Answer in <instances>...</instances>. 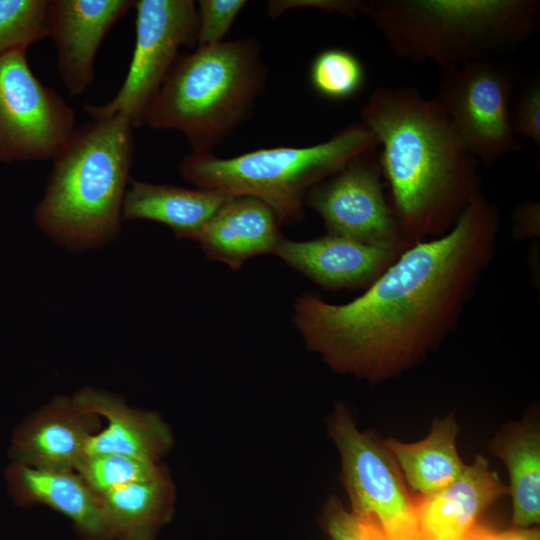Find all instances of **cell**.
Masks as SVG:
<instances>
[{
  "label": "cell",
  "instance_id": "6da1fadb",
  "mask_svg": "<svg viewBox=\"0 0 540 540\" xmlns=\"http://www.w3.org/2000/svg\"><path fill=\"white\" fill-rule=\"evenodd\" d=\"M500 213L482 194L444 235L414 243L343 304L305 292L293 322L334 370L370 381L424 359L458 325L497 248Z\"/></svg>",
  "mask_w": 540,
  "mask_h": 540
},
{
  "label": "cell",
  "instance_id": "7a4b0ae2",
  "mask_svg": "<svg viewBox=\"0 0 540 540\" xmlns=\"http://www.w3.org/2000/svg\"><path fill=\"white\" fill-rule=\"evenodd\" d=\"M379 142V162L402 237L446 234L481 195L479 161L435 100L410 87L376 88L361 109Z\"/></svg>",
  "mask_w": 540,
  "mask_h": 540
},
{
  "label": "cell",
  "instance_id": "3957f363",
  "mask_svg": "<svg viewBox=\"0 0 540 540\" xmlns=\"http://www.w3.org/2000/svg\"><path fill=\"white\" fill-rule=\"evenodd\" d=\"M133 129L122 115L92 119L76 127L52 158L34 221L59 246L91 250L118 236L131 180Z\"/></svg>",
  "mask_w": 540,
  "mask_h": 540
},
{
  "label": "cell",
  "instance_id": "277c9868",
  "mask_svg": "<svg viewBox=\"0 0 540 540\" xmlns=\"http://www.w3.org/2000/svg\"><path fill=\"white\" fill-rule=\"evenodd\" d=\"M365 15L397 58L442 72L497 58L540 25L538 0H368Z\"/></svg>",
  "mask_w": 540,
  "mask_h": 540
},
{
  "label": "cell",
  "instance_id": "5b68a950",
  "mask_svg": "<svg viewBox=\"0 0 540 540\" xmlns=\"http://www.w3.org/2000/svg\"><path fill=\"white\" fill-rule=\"evenodd\" d=\"M265 80L253 37L196 47L179 55L144 124L180 132L192 152H210L251 115Z\"/></svg>",
  "mask_w": 540,
  "mask_h": 540
},
{
  "label": "cell",
  "instance_id": "8992f818",
  "mask_svg": "<svg viewBox=\"0 0 540 540\" xmlns=\"http://www.w3.org/2000/svg\"><path fill=\"white\" fill-rule=\"evenodd\" d=\"M377 148L376 136L360 121L306 147L262 148L231 158L191 152L179 164V173L199 188L257 198L280 224H290L302 219L312 187Z\"/></svg>",
  "mask_w": 540,
  "mask_h": 540
},
{
  "label": "cell",
  "instance_id": "52a82bcc",
  "mask_svg": "<svg viewBox=\"0 0 540 540\" xmlns=\"http://www.w3.org/2000/svg\"><path fill=\"white\" fill-rule=\"evenodd\" d=\"M134 8L135 47L121 88L110 101L83 108L92 119L122 115L138 128L180 48L197 47L198 13L193 0H137Z\"/></svg>",
  "mask_w": 540,
  "mask_h": 540
},
{
  "label": "cell",
  "instance_id": "ba28073f",
  "mask_svg": "<svg viewBox=\"0 0 540 540\" xmlns=\"http://www.w3.org/2000/svg\"><path fill=\"white\" fill-rule=\"evenodd\" d=\"M514 76L496 58L442 72L435 100L473 155L486 165L522 149L511 106Z\"/></svg>",
  "mask_w": 540,
  "mask_h": 540
},
{
  "label": "cell",
  "instance_id": "9c48e42d",
  "mask_svg": "<svg viewBox=\"0 0 540 540\" xmlns=\"http://www.w3.org/2000/svg\"><path fill=\"white\" fill-rule=\"evenodd\" d=\"M27 49L0 55V161L52 159L76 129L74 110L33 73Z\"/></svg>",
  "mask_w": 540,
  "mask_h": 540
},
{
  "label": "cell",
  "instance_id": "30bf717a",
  "mask_svg": "<svg viewBox=\"0 0 540 540\" xmlns=\"http://www.w3.org/2000/svg\"><path fill=\"white\" fill-rule=\"evenodd\" d=\"M352 512L376 521L387 540H422L414 498L392 454L360 432L343 407L331 422Z\"/></svg>",
  "mask_w": 540,
  "mask_h": 540
},
{
  "label": "cell",
  "instance_id": "8fae6325",
  "mask_svg": "<svg viewBox=\"0 0 540 540\" xmlns=\"http://www.w3.org/2000/svg\"><path fill=\"white\" fill-rule=\"evenodd\" d=\"M383 180L377 148L312 187L305 206L321 216L327 234L367 244L411 246L401 235Z\"/></svg>",
  "mask_w": 540,
  "mask_h": 540
},
{
  "label": "cell",
  "instance_id": "7c38bea8",
  "mask_svg": "<svg viewBox=\"0 0 540 540\" xmlns=\"http://www.w3.org/2000/svg\"><path fill=\"white\" fill-rule=\"evenodd\" d=\"M408 247L326 234L307 241L283 238L274 254L323 289L336 291L367 288Z\"/></svg>",
  "mask_w": 540,
  "mask_h": 540
},
{
  "label": "cell",
  "instance_id": "4fadbf2b",
  "mask_svg": "<svg viewBox=\"0 0 540 540\" xmlns=\"http://www.w3.org/2000/svg\"><path fill=\"white\" fill-rule=\"evenodd\" d=\"M135 0H51L50 37L57 50L59 78L73 96L93 84L100 45Z\"/></svg>",
  "mask_w": 540,
  "mask_h": 540
},
{
  "label": "cell",
  "instance_id": "5bb4252c",
  "mask_svg": "<svg viewBox=\"0 0 540 540\" xmlns=\"http://www.w3.org/2000/svg\"><path fill=\"white\" fill-rule=\"evenodd\" d=\"M98 423L97 416L79 407L73 398H56L15 432L10 447L12 464L75 471Z\"/></svg>",
  "mask_w": 540,
  "mask_h": 540
},
{
  "label": "cell",
  "instance_id": "9a60e30c",
  "mask_svg": "<svg viewBox=\"0 0 540 540\" xmlns=\"http://www.w3.org/2000/svg\"><path fill=\"white\" fill-rule=\"evenodd\" d=\"M507 494L487 459L477 456L454 482L414 498L422 540H466L484 511Z\"/></svg>",
  "mask_w": 540,
  "mask_h": 540
},
{
  "label": "cell",
  "instance_id": "2e32d148",
  "mask_svg": "<svg viewBox=\"0 0 540 540\" xmlns=\"http://www.w3.org/2000/svg\"><path fill=\"white\" fill-rule=\"evenodd\" d=\"M270 207L250 196H234L204 228L199 240L211 259L238 270L252 257L274 254L283 239Z\"/></svg>",
  "mask_w": 540,
  "mask_h": 540
},
{
  "label": "cell",
  "instance_id": "e0dca14e",
  "mask_svg": "<svg viewBox=\"0 0 540 540\" xmlns=\"http://www.w3.org/2000/svg\"><path fill=\"white\" fill-rule=\"evenodd\" d=\"M7 481L19 504H43L54 509L71 520L82 540H114L98 495L76 471L12 464Z\"/></svg>",
  "mask_w": 540,
  "mask_h": 540
},
{
  "label": "cell",
  "instance_id": "ac0fdd59",
  "mask_svg": "<svg viewBox=\"0 0 540 540\" xmlns=\"http://www.w3.org/2000/svg\"><path fill=\"white\" fill-rule=\"evenodd\" d=\"M73 400L85 411L107 421L104 430L88 438L84 456L119 453L156 462L171 444L167 426L156 415L133 409L115 395L84 388Z\"/></svg>",
  "mask_w": 540,
  "mask_h": 540
},
{
  "label": "cell",
  "instance_id": "d6986e66",
  "mask_svg": "<svg viewBox=\"0 0 540 540\" xmlns=\"http://www.w3.org/2000/svg\"><path fill=\"white\" fill-rule=\"evenodd\" d=\"M233 195L204 188H184L130 180L123 221L148 220L167 226L179 239L198 241L216 212Z\"/></svg>",
  "mask_w": 540,
  "mask_h": 540
},
{
  "label": "cell",
  "instance_id": "ffe728a7",
  "mask_svg": "<svg viewBox=\"0 0 540 540\" xmlns=\"http://www.w3.org/2000/svg\"><path fill=\"white\" fill-rule=\"evenodd\" d=\"M458 424L453 415L436 419L423 440L404 443L388 438L382 445L392 454L405 482L417 496L433 494L463 473L466 464L457 451Z\"/></svg>",
  "mask_w": 540,
  "mask_h": 540
},
{
  "label": "cell",
  "instance_id": "44dd1931",
  "mask_svg": "<svg viewBox=\"0 0 540 540\" xmlns=\"http://www.w3.org/2000/svg\"><path fill=\"white\" fill-rule=\"evenodd\" d=\"M98 497L114 540H154L172 511L170 487L164 476L133 482Z\"/></svg>",
  "mask_w": 540,
  "mask_h": 540
},
{
  "label": "cell",
  "instance_id": "7402d4cb",
  "mask_svg": "<svg viewBox=\"0 0 540 540\" xmlns=\"http://www.w3.org/2000/svg\"><path fill=\"white\" fill-rule=\"evenodd\" d=\"M491 450L506 465L513 505V524L528 528L540 520V432L523 422L499 433Z\"/></svg>",
  "mask_w": 540,
  "mask_h": 540
},
{
  "label": "cell",
  "instance_id": "603a6c76",
  "mask_svg": "<svg viewBox=\"0 0 540 540\" xmlns=\"http://www.w3.org/2000/svg\"><path fill=\"white\" fill-rule=\"evenodd\" d=\"M75 471L97 495L164 476L155 461L119 453L85 455Z\"/></svg>",
  "mask_w": 540,
  "mask_h": 540
},
{
  "label": "cell",
  "instance_id": "cb8c5ba5",
  "mask_svg": "<svg viewBox=\"0 0 540 540\" xmlns=\"http://www.w3.org/2000/svg\"><path fill=\"white\" fill-rule=\"evenodd\" d=\"M309 79L313 89L330 100H347L357 95L365 84L361 60L352 52L329 48L313 59Z\"/></svg>",
  "mask_w": 540,
  "mask_h": 540
},
{
  "label": "cell",
  "instance_id": "d4e9b609",
  "mask_svg": "<svg viewBox=\"0 0 540 540\" xmlns=\"http://www.w3.org/2000/svg\"><path fill=\"white\" fill-rule=\"evenodd\" d=\"M51 0H0V55L50 37Z\"/></svg>",
  "mask_w": 540,
  "mask_h": 540
},
{
  "label": "cell",
  "instance_id": "484cf974",
  "mask_svg": "<svg viewBox=\"0 0 540 540\" xmlns=\"http://www.w3.org/2000/svg\"><path fill=\"white\" fill-rule=\"evenodd\" d=\"M247 4L244 0H200L197 5V47L223 42L235 18Z\"/></svg>",
  "mask_w": 540,
  "mask_h": 540
},
{
  "label": "cell",
  "instance_id": "4316f807",
  "mask_svg": "<svg viewBox=\"0 0 540 540\" xmlns=\"http://www.w3.org/2000/svg\"><path fill=\"white\" fill-rule=\"evenodd\" d=\"M327 530L333 540H387L374 519L331 503L326 514Z\"/></svg>",
  "mask_w": 540,
  "mask_h": 540
},
{
  "label": "cell",
  "instance_id": "83f0119b",
  "mask_svg": "<svg viewBox=\"0 0 540 540\" xmlns=\"http://www.w3.org/2000/svg\"><path fill=\"white\" fill-rule=\"evenodd\" d=\"M512 125L515 134L522 135L540 146V82L533 78L513 97Z\"/></svg>",
  "mask_w": 540,
  "mask_h": 540
},
{
  "label": "cell",
  "instance_id": "f1b7e54d",
  "mask_svg": "<svg viewBox=\"0 0 540 540\" xmlns=\"http://www.w3.org/2000/svg\"><path fill=\"white\" fill-rule=\"evenodd\" d=\"M295 7H309L322 9L326 12L340 13L347 16H354L361 13L363 1L361 0H284L270 1L268 13L272 17H278L287 9Z\"/></svg>",
  "mask_w": 540,
  "mask_h": 540
},
{
  "label": "cell",
  "instance_id": "f546056e",
  "mask_svg": "<svg viewBox=\"0 0 540 540\" xmlns=\"http://www.w3.org/2000/svg\"><path fill=\"white\" fill-rule=\"evenodd\" d=\"M512 236L525 240L540 235V205L536 201L519 204L511 216Z\"/></svg>",
  "mask_w": 540,
  "mask_h": 540
},
{
  "label": "cell",
  "instance_id": "4dcf8cb0",
  "mask_svg": "<svg viewBox=\"0 0 540 540\" xmlns=\"http://www.w3.org/2000/svg\"><path fill=\"white\" fill-rule=\"evenodd\" d=\"M466 540H540L536 529L517 528L506 531H495L480 525L472 529Z\"/></svg>",
  "mask_w": 540,
  "mask_h": 540
},
{
  "label": "cell",
  "instance_id": "1f68e13d",
  "mask_svg": "<svg viewBox=\"0 0 540 540\" xmlns=\"http://www.w3.org/2000/svg\"><path fill=\"white\" fill-rule=\"evenodd\" d=\"M119 540H125V539H119Z\"/></svg>",
  "mask_w": 540,
  "mask_h": 540
}]
</instances>
